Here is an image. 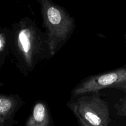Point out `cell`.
Here are the masks:
<instances>
[{
    "instance_id": "7a4b0ae2",
    "label": "cell",
    "mask_w": 126,
    "mask_h": 126,
    "mask_svg": "<svg viewBox=\"0 0 126 126\" xmlns=\"http://www.w3.org/2000/svg\"><path fill=\"white\" fill-rule=\"evenodd\" d=\"M75 114L92 126H108L110 122V110L107 102L97 92L82 96L69 105Z\"/></svg>"
},
{
    "instance_id": "5b68a950",
    "label": "cell",
    "mask_w": 126,
    "mask_h": 126,
    "mask_svg": "<svg viewBox=\"0 0 126 126\" xmlns=\"http://www.w3.org/2000/svg\"><path fill=\"white\" fill-rule=\"evenodd\" d=\"M50 116L47 107L44 103L38 102L34 105L26 126H49Z\"/></svg>"
},
{
    "instance_id": "52a82bcc",
    "label": "cell",
    "mask_w": 126,
    "mask_h": 126,
    "mask_svg": "<svg viewBox=\"0 0 126 126\" xmlns=\"http://www.w3.org/2000/svg\"><path fill=\"white\" fill-rule=\"evenodd\" d=\"M114 108L118 116L126 117V95L114 105Z\"/></svg>"
},
{
    "instance_id": "ba28073f",
    "label": "cell",
    "mask_w": 126,
    "mask_h": 126,
    "mask_svg": "<svg viewBox=\"0 0 126 126\" xmlns=\"http://www.w3.org/2000/svg\"><path fill=\"white\" fill-rule=\"evenodd\" d=\"M6 44V39L4 36L2 34H0V52L4 49Z\"/></svg>"
},
{
    "instance_id": "8992f818",
    "label": "cell",
    "mask_w": 126,
    "mask_h": 126,
    "mask_svg": "<svg viewBox=\"0 0 126 126\" xmlns=\"http://www.w3.org/2000/svg\"><path fill=\"white\" fill-rule=\"evenodd\" d=\"M17 106V102L13 97L0 95V124L14 113Z\"/></svg>"
},
{
    "instance_id": "30bf717a",
    "label": "cell",
    "mask_w": 126,
    "mask_h": 126,
    "mask_svg": "<svg viewBox=\"0 0 126 126\" xmlns=\"http://www.w3.org/2000/svg\"><path fill=\"white\" fill-rule=\"evenodd\" d=\"M75 116H76V118H77L79 124L80 126H92L89 125V124H87L86 123H85V122L84 121L82 120V119H81V118H80L78 115H77V114H75Z\"/></svg>"
},
{
    "instance_id": "6da1fadb",
    "label": "cell",
    "mask_w": 126,
    "mask_h": 126,
    "mask_svg": "<svg viewBox=\"0 0 126 126\" xmlns=\"http://www.w3.org/2000/svg\"><path fill=\"white\" fill-rule=\"evenodd\" d=\"M41 5L43 26L46 29L47 43L51 55H54L65 43L75 27V19L62 6L53 0H37Z\"/></svg>"
},
{
    "instance_id": "277c9868",
    "label": "cell",
    "mask_w": 126,
    "mask_h": 126,
    "mask_svg": "<svg viewBox=\"0 0 126 126\" xmlns=\"http://www.w3.org/2000/svg\"><path fill=\"white\" fill-rule=\"evenodd\" d=\"M124 82H126V66L87 78L73 90L72 95L78 96L95 93Z\"/></svg>"
},
{
    "instance_id": "3957f363",
    "label": "cell",
    "mask_w": 126,
    "mask_h": 126,
    "mask_svg": "<svg viewBox=\"0 0 126 126\" xmlns=\"http://www.w3.org/2000/svg\"><path fill=\"white\" fill-rule=\"evenodd\" d=\"M17 36V47L27 66L33 68L41 49L39 36L30 18H23Z\"/></svg>"
},
{
    "instance_id": "9c48e42d",
    "label": "cell",
    "mask_w": 126,
    "mask_h": 126,
    "mask_svg": "<svg viewBox=\"0 0 126 126\" xmlns=\"http://www.w3.org/2000/svg\"><path fill=\"white\" fill-rule=\"evenodd\" d=\"M114 88H116L117 89H119V90H121V91H123V92L126 94V82H124L121 84H119L114 86Z\"/></svg>"
}]
</instances>
